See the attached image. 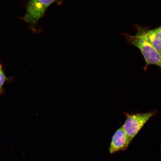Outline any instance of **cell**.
Returning <instances> with one entry per match:
<instances>
[{
  "label": "cell",
  "instance_id": "obj_1",
  "mask_svg": "<svg viewBox=\"0 0 161 161\" xmlns=\"http://www.w3.org/2000/svg\"><path fill=\"white\" fill-rule=\"evenodd\" d=\"M128 43L140 49L146 62L144 68L146 70L148 66L155 65L161 66V53L144 38L136 35L132 36L124 33Z\"/></svg>",
  "mask_w": 161,
  "mask_h": 161
},
{
  "label": "cell",
  "instance_id": "obj_2",
  "mask_svg": "<svg viewBox=\"0 0 161 161\" xmlns=\"http://www.w3.org/2000/svg\"><path fill=\"white\" fill-rule=\"evenodd\" d=\"M124 114L126 119L122 127L131 142L148 121L156 115V112L151 111L130 114L125 113Z\"/></svg>",
  "mask_w": 161,
  "mask_h": 161
},
{
  "label": "cell",
  "instance_id": "obj_3",
  "mask_svg": "<svg viewBox=\"0 0 161 161\" xmlns=\"http://www.w3.org/2000/svg\"><path fill=\"white\" fill-rule=\"evenodd\" d=\"M57 0H30L27 6L25 21L30 25L37 24L47 8Z\"/></svg>",
  "mask_w": 161,
  "mask_h": 161
},
{
  "label": "cell",
  "instance_id": "obj_4",
  "mask_svg": "<svg viewBox=\"0 0 161 161\" xmlns=\"http://www.w3.org/2000/svg\"><path fill=\"white\" fill-rule=\"evenodd\" d=\"M130 142L122 126L117 130L113 136L109 148L110 154L124 151L128 147Z\"/></svg>",
  "mask_w": 161,
  "mask_h": 161
},
{
  "label": "cell",
  "instance_id": "obj_5",
  "mask_svg": "<svg viewBox=\"0 0 161 161\" xmlns=\"http://www.w3.org/2000/svg\"><path fill=\"white\" fill-rule=\"evenodd\" d=\"M136 35L144 38L161 53L160 26L153 30H148L138 26L136 27Z\"/></svg>",
  "mask_w": 161,
  "mask_h": 161
},
{
  "label": "cell",
  "instance_id": "obj_6",
  "mask_svg": "<svg viewBox=\"0 0 161 161\" xmlns=\"http://www.w3.org/2000/svg\"><path fill=\"white\" fill-rule=\"evenodd\" d=\"M8 78L4 73L2 66H0V93L3 91V86Z\"/></svg>",
  "mask_w": 161,
  "mask_h": 161
},
{
  "label": "cell",
  "instance_id": "obj_7",
  "mask_svg": "<svg viewBox=\"0 0 161 161\" xmlns=\"http://www.w3.org/2000/svg\"><path fill=\"white\" fill-rule=\"evenodd\" d=\"M1 66V64H0V66Z\"/></svg>",
  "mask_w": 161,
  "mask_h": 161
}]
</instances>
